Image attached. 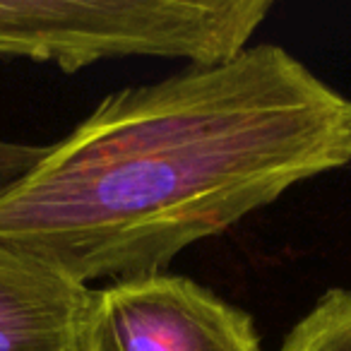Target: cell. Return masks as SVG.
<instances>
[{
    "instance_id": "6",
    "label": "cell",
    "mask_w": 351,
    "mask_h": 351,
    "mask_svg": "<svg viewBox=\"0 0 351 351\" xmlns=\"http://www.w3.org/2000/svg\"><path fill=\"white\" fill-rule=\"evenodd\" d=\"M46 147L22 145V142L0 140V195L10 191L20 178H25L36 161L44 156Z\"/></svg>"
},
{
    "instance_id": "1",
    "label": "cell",
    "mask_w": 351,
    "mask_h": 351,
    "mask_svg": "<svg viewBox=\"0 0 351 351\" xmlns=\"http://www.w3.org/2000/svg\"><path fill=\"white\" fill-rule=\"evenodd\" d=\"M351 164V99L277 44L108 94L0 195V243L89 287L164 272Z\"/></svg>"
},
{
    "instance_id": "3",
    "label": "cell",
    "mask_w": 351,
    "mask_h": 351,
    "mask_svg": "<svg viewBox=\"0 0 351 351\" xmlns=\"http://www.w3.org/2000/svg\"><path fill=\"white\" fill-rule=\"evenodd\" d=\"M84 351H265L243 308L181 274L92 289Z\"/></svg>"
},
{
    "instance_id": "2",
    "label": "cell",
    "mask_w": 351,
    "mask_h": 351,
    "mask_svg": "<svg viewBox=\"0 0 351 351\" xmlns=\"http://www.w3.org/2000/svg\"><path fill=\"white\" fill-rule=\"evenodd\" d=\"M231 0H0V56L65 73L116 58L210 65L243 46Z\"/></svg>"
},
{
    "instance_id": "4",
    "label": "cell",
    "mask_w": 351,
    "mask_h": 351,
    "mask_svg": "<svg viewBox=\"0 0 351 351\" xmlns=\"http://www.w3.org/2000/svg\"><path fill=\"white\" fill-rule=\"evenodd\" d=\"M92 287L0 243V351H84Z\"/></svg>"
},
{
    "instance_id": "5",
    "label": "cell",
    "mask_w": 351,
    "mask_h": 351,
    "mask_svg": "<svg viewBox=\"0 0 351 351\" xmlns=\"http://www.w3.org/2000/svg\"><path fill=\"white\" fill-rule=\"evenodd\" d=\"M279 351H351V289H330L289 330Z\"/></svg>"
}]
</instances>
